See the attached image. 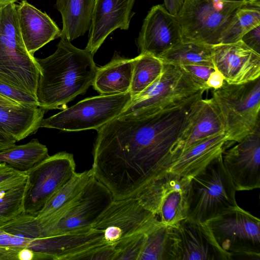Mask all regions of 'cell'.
I'll list each match as a JSON object with an SVG mask.
<instances>
[{"mask_svg":"<svg viewBox=\"0 0 260 260\" xmlns=\"http://www.w3.org/2000/svg\"><path fill=\"white\" fill-rule=\"evenodd\" d=\"M193 102L154 114L119 116L97 131L91 170L114 200L134 197L155 178L180 137Z\"/></svg>","mask_w":260,"mask_h":260,"instance_id":"6da1fadb","label":"cell"},{"mask_svg":"<svg viewBox=\"0 0 260 260\" xmlns=\"http://www.w3.org/2000/svg\"><path fill=\"white\" fill-rule=\"evenodd\" d=\"M93 55L61 39L56 51L44 58H36L40 75L36 98L45 110H63L77 95L92 85L97 67Z\"/></svg>","mask_w":260,"mask_h":260,"instance_id":"7a4b0ae2","label":"cell"},{"mask_svg":"<svg viewBox=\"0 0 260 260\" xmlns=\"http://www.w3.org/2000/svg\"><path fill=\"white\" fill-rule=\"evenodd\" d=\"M222 153L191 178L186 198V218L206 223L238 207L236 190L222 162Z\"/></svg>","mask_w":260,"mask_h":260,"instance_id":"3957f363","label":"cell"},{"mask_svg":"<svg viewBox=\"0 0 260 260\" xmlns=\"http://www.w3.org/2000/svg\"><path fill=\"white\" fill-rule=\"evenodd\" d=\"M39 75L20 35L16 5H0V82L36 97Z\"/></svg>","mask_w":260,"mask_h":260,"instance_id":"277c9868","label":"cell"},{"mask_svg":"<svg viewBox=\"0 0 260 260\" xmlns=\"http://www.w3.org/2000/svg\"><path fill=\"white\" fill-rule=\"evenodd\" d=\"M206 88L196 83L179 66L164 62L160 76L132 99L119 116L135 112L154 114L203 98Z\"/></svg>","mask_w":260,"mask_h":260,"instance_id":"5b68a950","label":"cell"},{"mask_svg":"<svg viewBox=\"0 0 260 260\" xmlns=\"http://www.w3.org/2000/svg\"><path fill=\"white\" fill-rule=\"evenodd\" d=\"M113 200L111 191L93 177L66 208L43 218L36 217L39 238L92 228Z\"/></svg>","mask_w":260,"mask_h":260,"instance_id":"8992f818","label":"cell"},{"mask_svg":"<svg viewBox=\"0 0 260 260\" xmlns=\"http://www.w3.org/2000/svg\"><path fill=\"white\" fill-rule=\"evenodd\" d=\"M221 115L228 141L238 142L259 124L260 79L241 84L224 81L212 98Z\"/></svg>","mask_w":260,"mask_h":260,"instance_id":"52a82bcc","label":"cell"},{"mask_svg":"<svg viewBox=\"0 0 260 260\" xmlns=\"http://www.w3.org/2000/svg\"><path fill=\"white\" fill-rule=\"evenodd\" d=\"M225 0H184L176 16L182 41L219 44L238 9L245 2Z\"/></svg>","mask_w":260,"mask_h":260,"instance_id":"ba28073f","label":"cell"},{"mask_svg":"<svg viewBox=\"0 0 260 260\" xmlns=\"http://www.w3.org/2000/svg\"><path fill=\"white\" fill-rule=\"evenodd\" d=\"M132 98L129 91L88 98L54 115L43 119L41 127L67 132L87 129L98 131L118 117L130 103Z\"/></svg>","mask_w":260,"mask_h":260,"instance_id":"9c48e42d","label":"cell"},{"mask_svg":"<svg viewBox=\"0 0 260 260\" xmlns=\"http://www.w3.org/2000/svg\"><path fill=\"white\" fill-rule=\"evenodd\" d=\"M217 245L236 259H260V220L239 206L206 223Z\"/></svg>","mask_w":260,"mask_h":260,"instance_id":"30bf717a","label":"cell"},{"mask_svg":"<svg viewBox=\"0 0 260 260\" xmlns=\"http://www.w3.org/2000/svg\"><path fill=\"white\" fill-rule=\"evenodd\" d=\"M72 154L49 155L26 171L24 212L36 216L52 195L76 173Z\"/></svg>","mask_w":260,"mask_h":260,"instance_id":"8fae6325","label":"cell"},{"mask_svg":"<svg viewBox=\"0 0 260 260\" xmlns=\"http://www.w3.org/2000/svg\"><path fill=\"white\" fill-rule=\"evenodd\" d=\"M159 221L136 197L114 200L92 228L103 233V241L113 244L134 234L145 232Z\"/></svg>","mask_w":260,"mask_h":260,"instance_id":"7c38bea8","label":"cell"},{"mask_svg":"<svg viewBox=\"0 0 260 260\" xmlns=\"http://www.w3.org/2000/svg\"><path fill=\"white\" fill-rule=\"evenodd\" d=\"M259 124L237 144L222 152L223 166L236 191L260 187Z\"/></svg>","mask_w":260,"mask_h":260,"instance_id":"4fadbf2b","label":"cell"},{"mask_svg":"<svg viewBox=\"0 0 260 260\" xmlns=\"http://www.w3.org/2000/svg\"><path fill=\"white\" fill-rule=\"evenodd\" d=\"M211 53L214 67L227 83L241 84L259 78L260 54L242 40L212 45Z\"/></svg>","mask_w":260,"mask_h":260,"instance_id":"5bb4252c","label":"cell"},{"mask_svg":"<svg viewBox=\"0 0 260 260\" xmlns=\"http://www.w3.org/2000/svg\"><path fill=\"white\" fill-rule=\"evenodd\" d=\"M182 41L180 24L164 5L153 6L144 19L137 40L140 53L159 58L166 51Z\"/></svg>","mask_w":260,"mask_h":260,"instance_id":"9a60e30c","label":"cell"},{"mask_svg":"<svg viewBox=\"0 0 260 260\" xmlns=\"http://www.w3.org/2000/svg\"><path fill=\"white\" fill-rule=\"evenodd\" d=\"M224 133V124L213 99H200L192 104L185 125L169 155L178 154L210 137Z\"/></svg>","mask_w":260,"mask_h":260,"instance_id":"2e32d148","label":"cell"},{"mask_svg":"<svg viewBox=\"0 0 260 260\" xmlns=\"http://www.w3.org/2000/svg\"><path fill=\"white\" fill-rule=\"evenodd\" d=\"M135 0H95L85 49L93 55L118 28H129Z\"/></svg>","mask_w":260,"mask_h":260,"instance_id":"e0dca14e","label":"cell"},{"mask_svg":"<svg viewBox=\"0 0 260 260\" xmlns=\"http://www.w3.org/2000/svg\"><path fill=\"white\" fill-rule=\"evenodd\" d=\"M173 226L179 238L178 260H231L206 223L185 218Z\"/></svg>","mask_w":260,"mask_h":260,"instance_id":"ac0fdd59","label":"cell"},{"mask_svg":"<svg viewBox=\"0 0 260 260\" xmlns=\"http://www.w3.org/2000/svg\"><path fill=\"white\" fill-rule=\"evenodd\" d=\"M228 142L226 134H219L178 154L169 156L162 163L155 179L166 172L191 179L223 152Z\"/></svg>","mask_w":260,"mask_h":260,"instance_id":"d6986e66","label":"cell"},{"mask_svg":"<svg viewBox=\"0 0 260 260\" xmlns=\"http://www.w3.org/2000/svg\"><path fill=\"white\" fill-rule=\"evenodd\" d=\"M16 10L20 35L30 55L60 37L61 30L53 20L26 0L16 5Z\"/></svg>","mask_w":260,"mask_h":260,"instance_id":"ffe728a7","label":"cell"},{"mask_svg":"<svg viewBox=\"0 0 260 260\" xmlns=\"http://www.w3.org/2000/svg\"><path fill=\"white\" fill-rule=\"evenodd\" d=\"M45 110L39 107L0 106V128L17 142L35 134L41 127Z\"/></svg>","mask_w":260,"mask_h":260,"instance_id":"44dd1931","label":"cell"},{"mask_svg":"<svg viewBox=\"0 0 260 260\" xmlns=\"http://www.w3.org/2000/svg\"><path fill=\"white\" fill-rule=\"evenodd\" d=\"M134 66V58L115 56L106 65L98 68L93 88L100 94H114L129 91Z\"/></svg>","mask_w":260,"mask_h":260,"instance_id":"7402d4cb","label":"cell"},{"mask_svg":"<svg viewBox=\"0 0 260 260\" xmlns=\"http://www.w3.org/2000/svg\"><path fill=\"white\" fill-rule=\"evenodd\" d=\"M95 0H56L61 15V39L70 42L84 35L89 30Z\"/></svg>","mask_w":260,"mask_h":260,"instance_id":"603a6c76","label":"cell"},{"mask_svg":"<svg viewBox=\"0 0 260 260\" xmlns=\"http://www.w3.org/2000/svg\"><path fill=\"white\" fill-rule=\"evenodd\" d=\"M179 243L173 226L159 221L146 232L138 260H178Z\"/></svg>","mask_w":260,"mask_h":260,"instance_id":"cb8c5ba5","label":"cell"},{"mask_svg":"<svg viewBox=\"0 0 260 260\" xmlns=\"http://www.w3.org/2000/svg\"><path fill=\"white\" fill-rule=\"evenodd\" d=\"M49 156L47 147L38 139L20 145H14L0 151V163L14 169L26 172Z\"/></svg>","mask_w":260,"mask_h":260,"instance_id":"d4e9b609","label":"cell"},{"mask_svg":"<svg viewBox=\"0 0 260 260\" xmlns=\"http://www.w3.org/2000/svg\"><path fill=\"white\" fill-rule=\"evenodd\" d=\"M212 46L181 41L166 51L159 58L165 63L177 66L198 64L214 68L211 53Z\"/></svg>","mask_w":260,"mask_h":260,"instance_id":"484cf974","label":"cell"},{"mask_svg":"<svg viewBox=\"0 0 260 260\" xmlns=\"http://www.w3.org/2000/svg\"><path fill=\"white\" fill-rule=\"evenodd\" d=\"M93 177L91 169L81 173L76 172L52 195L36 217L43 218L66 208Z\"/></svg>","mask_w":260,"mask_h":260,"instance_id":"4316f807","label":"cell"},{"mask_svg":"<svg viewBox=\"0 0 260 260\" xmlns=\"http://www.w3.org/2000/svg\"><path fill=\"white\" fill-rule=\"evenodd\" d=\"M259 25L260 0L247 1L237 10L230 24L223 33L220 43L239 41L245 34Z\"/></svg>","mask_w":260,"mask_h":260,"instance_id":"83f0119b","label":"cell"},{"mask_svg":"<svg viewBox=\"0 0 260 260\" xmlns=\"http://www.w3.org/2000/svg\"><path fill=\"white\" fill-rule=\"evenodd\" d=\"M190 180L185 179L163 196L158 213L161 223L173 226L186 218V198Z\"/></svg>","mask_w":260,"mask_h":260,"instance_id":"f1b7e54d","label":"cell"},{"mask_svg":"<svg viewBox=\"0 0 260 260\" xmlns=\"http://www.w3.org/2000/svg\"><path fill=\"white\" fill-rule=\"evenodd\" d=\"M186 178L171 172H166L147 184L135 197L145 208L157 216L163 196L169 189Z\"/></svg>","mask_w":260,"mask_h":260,"instance_id":"f546056e","label":"cell"},{"mask_svg":"<svg viewBox=\"0 0 260 260\" xmlns=\"http://www.w3.org/2000/svg\"><path fill=\"white\" fill-rule=\"evenodd\" d=\"M164 62L147 53H140L134 58V66L129 92L134 97L152 84L161 74Z\"/></svg>","mask_w":260,"mask_h":260,"instance_id":"4dcf8cb0","label":"cell"},{"mask_svg":"<svg viewBox=\"0 0 260 260\" xmlns=\"http://www.w3.org/2000/svg\"><path fill=\"white\" fill-rule=\"evenodd\" d=\"M27 180L22 184L0 193V225L24 212Z\"/></svg>","mask_w":260,"mask_h":260,"instance_id":"1f68e13d","label":"cell"},{"mask_svg":"<svg viewBox=\"0 0 260 260\" xmlns=\"http://www.w3.org/2000/svg\"><path fill=\"white\" fill-rule=\"evenodd\" d=\"M146 231L134 234L113 244L116 251L114 260H138L143 247Z\"/></svg>","mask_w":260,"mask_h":260,"instance_id":"d6a6232c","label":"cell"},{"mask_svg":"<svg viewBox=\"0 0 260 260\" xmlns=\"http://www.w3.org/2000/svg\"><path fill=\"white\" fill-rule=\"evenodd\" d=\"M115 256L113 244L104 242L74 254L70 259L114 260Z\"/></svg>","mask_w":260,"mask_h":260,"instance_id":"836d02e7","label":"cell"},{"mask_svg":"<svg viewBox=\"0 0 260 260\" xmlns=\"http://www.w3.org/2000/svg\"><path fill=\"white\" fill-rule=\"evenodd\" d=\"M27 178L26 172H21L5 163H0V193L22 184Z\"/></svg>","mask_w":260,"mask_h":260,"instance_id":"e575fe53","label":"cell"},{"mask_svg":"<svg viewBox=\"0 0 260 260\" xmlns=\"http://www.w3.org/2000/svg\"><path fill=\"white\" fill-rule=\"evenodd\" d=\"M0 95L22 105L39 107L36 96L1 82H0Z\"/></svg>","mask_w":260,"mask_h":260,"instance_id":"d590c367","label":"cell"},{"mask_svg":"<svg viewBox=\"0 0 260 260\" xmlns=\"http://www.w3.org/2000/svg\"><path fill=\"white\" fill-rule=\"evenodd\" d=\"M179 66L196 83L207 90L209 89L206 85V81L214 68L198 64H181Z\"/></svg>","mask_w":260,"mask_h":260,"instance_id":"8d00e7d4","label":"cell"},{"mask_svg":"<svg viewBox=\"0 0 260 260\" xmlns=\"http://www.w3.org/2000/svg\"><path fill=\"white\" fill-rule=\"evenodd\" d=\"M241 40L254 51L259 53L260 25L245 34Z\"/></svg>","mask_w":260,"mask_h":260,"instance_id":"74e56055","label":"cell"},{"mask_svg":"<svg viewBox=\"0 0 260 260\" xmlns=\"http://www.w3.org/2000/svg\"><path fill=\"white\" fill-rule=\"evenodd\" d=\"M224 81L222 74L215 67L214 70L210 74L206 85L209 89H217L220 88Z\"/></svg>","mask_w":260,"mask_h":260,"instance_id":"f35d334b","label":"cell"},{"mask_svg":"<svg viewBox=\"0 0 260 260\" xmlns=\"http://www.w3.org/2000/svg\"><path fill=\"white\" fill-rule=\"evenodd\" d=\"M19 237L0 229V247H13L21 249L19 247Z\"/></svg>","mask_w":260,"mask_h":260,"instance_id":"ab89813d","label":"cell"},{"mask_svg":"<svg viewBox=\"0 0 260 260\" xmlns=\"http://www.w3.org/2000/svg\"><path fill=\"white\" fill-rule=\"evenodd\" d=\"M16 142L11 136L0 128V151L15 145Z\"/></svg>","mask_w":260,"mask_h":260,"instance_id":"60d3db41","label":"cell"},{"mask_svg":"<svg viewBox=\"0 0 260 260\" xmlns=\"http://www.w3.org/2000/svg\"><path fill=\"white\" fill-rule=\"evenodd\" d=\"M184 0H164V6L170 13L176 16Z\"/></svg>","mask_w":260,"mask_h":260,"instance_id":"b9f144b4","label":"cell"},{"mask_svg":"<svg viewBox=\"0 0 260 260\" xmlns=\"http://www.w3.org/2000/svg\"><path fill=\"white\" fill-rule=\"evenodd\" d=\"M34 252L27 248L20 250L17 255L18 260H34Z\"/></svg>","mask_w":260,"mask_h":260,"instance_id":"7bdbcfd3","label":"cell"},{"mask_svg":"<svg viewBox=\"0 0 260 260\" xmlns=\"http://www.w3.org/2000/svg\"><path fill=\"white\" fill-rule=\"evenodd\" d=\"M19 105H21L0 95V106L12 107Z\"/></svg>","mask_w":260,"mask_h":260,"instance_id":"ee69618b","label":"cell"},{"mask_svg":"<svg viewBox=\"0 0 260 260\" xmlns=\"http://www.w3.org/2000/svg\"><path fill=\"white\" fill-rule=\"evenodd\" d=\"M18 1H25V0H0V5H7L12 3H15Z\"/></svg>","mask_w":260,"mask_h":260,"instance_id":"f6af8a7d","label":"cell"},{"mask_svg":"<svg viewBox=\"0 0 260 260\" xmlns=\"http://www.w3.org/2000/svg\"><path fill=\"white\" fill-rule=\"evenodd\" d=\"M225 1H232V2H244V1H249V0H225Z\"/></svg>","mask_w":260,"mask_h":260,"instance_id":"bcb514c9","label":"cell"}]
</instances>
